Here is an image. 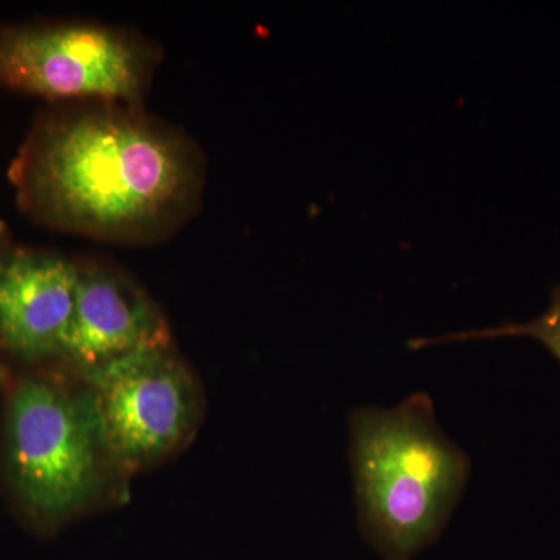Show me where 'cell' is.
Masks as SVG:
<instances>
[{
    "label": "cell",
    "mask_w": 560,
    "mask_h": 560,
    "mask_svg": "<svg viewBox=\"0 0 560 560\" xmlns=\"http://www.w3.org/2000/svg\"><path fill=\"white\" fill-rule=\"evenodd\" d=\"M10 179L22 210L44 226L151 245L200 209L206 160L186 131L138 103H61L36 120Z\"/></svg>",
    "instance_id": "cell-1"
},
{
    "label": "cell",
    "mask_w": 560,
    "mask_h": 560,
    "mask_svg": "<svg viewBox=\"0 0 560 560\" xmlns=\"http://www.w3.org/2000/svg\"><path fill=\"white\" fill-rule=\"evenodd\" d=\"M350 466L361 536L382 560H416L440 539L470 459L438 423L429 394L350 412Z\"/></svg>",
    "instance_id": "cell-2"
},
{
    "label": "cell",
    "mask_w": 560,
    "mask_h": 560,
    "mask_svg": "<svg viewBox=\"0 0 560 560\" xmlns=\"http://www.w3.org/2000/svg\"><path fill=\"white\" fill-rule=\"evenodd\" d=\"M114 467L90 386L35 372L11 386L0 423V477L14 514L51 536L94 503Z\"/></svg>",
    "instance_id": "cell-3"
},
{
    "label": "cell",
    "mask_w": 560,
    "mask_h": 560,
    "mask_svg": "<svg viewBox=\"0 0 560 560\" xmlns=\"http://www.w3.org/2000/svg\"><path fill=\"white\" fill-rule=\"evenodd\" d=\"M161 60L145 36L101 22L0 27V88L49 102L143 105Z\"/></svg>",
    "instance_id": "cell-4"
},
{
    "label": "cell",
    "mask_w": 560,
    "mask_h": 560,
    "mask_svg": "<svg viewBox=\"0 0 560 560\" xmlns=\"http://www.w3.org/2000/svg\"><path fill=\"white\" fill-rule=\"evenodd\" d=\"M80 375L90 386L106 451L120 475L160 463L198 431L205 396L172 342L135 350Z\"/></svg>",
    "instance_id": "cell-5"
},
{
    "label": "cell",
    "mask_w": 560,
    "mask_h": 560,
    "mask_svg": "<svg viewBox=\"0 0 560 560\" xmlns=\"http://www.w3.org/2000/svg\"><path fill=\"white\" fill-rule=\"evenodd\" d=\"M77 265L75 308L61 355L77 374L135 350L172 342L161 308L135 279L103 261Z\"/></svg>",
    "instance_id": "cell-6"
},
{
    "label": "cell",
    "mask_w": 560,
    "mask_h": 560,
    "mask_svg": "<svg viewBox=\"0 0 560 560\" xmlns=\"http://www.w3.org/2000/svg\"><path fill=\"white\" fill-rule=\"evenodd\" d=\"M79 265L60 254L0 248V346L14 359H60L75 308Z\"/></svg>",
    "instance_id": "cell-7"
},
{
    "label": "cell",
    "mask_w": 560,
    "mask_h": 560,
    "mask_svg": "<svg viewBox=\"0 0 560 560\" xmlns=\"http://www.w3.org/2000/svg\"><path fill=\"white\" fill-rule=\"evenodd\" d=\"M495 338H530L540 342L560 363V282L552 287L547 311L529 323H508L490 329L453 331L440 337L415 338L408 342V346L410 349H423L429 346L448 345V342L495 340Z\"/></svg>",
    "instance_id": "cell-8"
},
{
    "label": "cell",
    "mask_w": 560,
    "mask_h": 560,
    "mask_svg": "<svg viewBox=\"0 0 560 560\" xmlns=\"http://www.w3.org/2000/svg\"><path fill=\"white\" fill-rule=\"evenodd\" d=\"M3 235V230H2V226H0V237H2Z\"/></svg>",
    "instance_id": "cell-9"
}]
</instances>
